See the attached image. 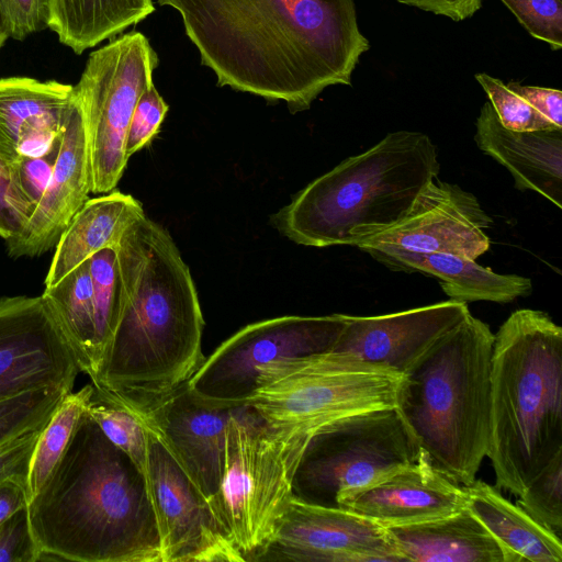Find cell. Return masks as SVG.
Masks as SVG:
<instances>
[{
  "label": "cell",
  "mask_w": 562,
  "mask_h": 562,
  "mask_svg": "<svg viewBox=\"0 0 562 562\" xmlns=\"http://www.w3.org/2000/svg\"><path fill=\"white\" fill-rule=\"evenodd\" d=\"M179 12L218 87L308 110L328 87L351 85L370 48L355 0H157Z\"/></svg>",
  "instance_id": "obj_1"
},
{
  "label": "cell",
  "mask_w": 562,
  "mask_h": 562,
  "mask_svg": "<svg viewBox=\"0 0 562 562\" xmlns=\"http://www.w3.org/2000/svg\"><path fill=\"white\" fill-rule=\"evenodd\" d=\"M114 249L121 312L92 384L143 411L186 385L203 364L204 318L190 269L164 227L144 214Z\"/></svg>",
  "instance_id": "obj_2"
},
{
  "label": "cell",
  "mask_w": 562,
  "mask_h": 562,
  "mask_svg": "<svg viewBox=\"0 0 562 562\" xmlns=\"http://www.w3.org/2000/svg\"><path fill=\"white\" fill-rule=\"evenodd\" d=\"M26 507L42 560L161 562L146 476L87 411Z\"/></svg>",
  "instance_id": "obj_3"
},
{
  "label": "cell",
  "mask_w": 562,
  "mask_h": 562,
  "mask_svg": "<svg viewBox=\"0 0 562 562\" xmlns=\"http://www.w3.org/2000/svg\"><path fill=\"white\" fill-rule=\"evenodd\" d=\"M439 171L428 135L392 132L313 180L270 221L299 245L359 247L402 221Z\"/></svg>",
  "instance_id": "obj_4"
},
{
  "label": "cell",
  "mask_w": 562,
  "mask_h": 562,
  "mask_svg": "<svg viewBox=\"0 0 562 562\" xmlns=\"http://www.w3.org/2000/svg\"><path fill=\"white\" fill-rule=\"evenodd\" d=\"M562 452V328L513 312L494 334L486 457L496 487L518 496Z\"/></svg>",
  "instance_id": "obj_5"
},
{
  "label": "cell",
  "mask_w": 562,
  "mask_h": 562,
  "mask_svg": "<svg viewBox=\"0 0 562 562\" xmlns=\"http://www.w3.org/2000/svg\"><path fill=\"white\" fill-rule=\"evenodd\" d=\"M494 334L469 314L402 375L396 409L429 462L461 485L487 454Z\"/></svg>",
  "instance_id": "obj_6"
},
{
  "label": "cell",
  "mask_w": 562,
  "mask_h": 562,
  "mask_svg": "<svg viewBox=\"0 0 562 562\" xmlns=\"http://www.w3.org/2000/svg\"><path fill=\"white\" fill-rule=\"evenodd\" d=\"M312 438L270 427L248 405L229 417L223 476L210 505L245 561L271 541Z\"/></svg>",
  "instance_id": "obj_7"
},
{
  "label": "cell",
  "mask_w": 562,
  "mask_h": 562,
  "mask_svg": "<svg viewBox=\"0 0 562 562\" xmlns=\"http://www.w3.org/2000/svg\"><path fill=\"white\" fill-rule=\"evenodd\" d=\"M401 381L398 373L330 351L263 366L246 405L277 430L313 437L347 416L395 407Z\"/></svg>",
  "instance_id": "obj_8"
},
{
  "label": "cell",
  "mask_w": 562,
  "mask_h": 562,
  "mask_svg": "<svg viewBox=\"0 0 562 562\" xmlns=\"http://www.w3.org/2000/svg\"><path fill=\"white\" fill-rule=\"evenodd\" d=\"M420 453L396 407L353 414L313 436L294 492L305 501L338 507L344 496L415 463Z\"/></svg>",
  "instance_id": "obj_9"
},
{
  "label": "cell",
  "mask_w": 562,
  "mask_h": 562,
  "mask_svg": "<svg viewBox=\"0 0 562 562\" xmlns=\"http://www.w3.org/2000/svg\"><path fill=\"white\" fill-rule=\"evenodd\" d=\"M159 58L138 31L114 37L92 52L75 92L88 139L91 192L114 190L126 168L125 143L142 93L154 83Z\"/></svg>",
  "instance_id": "obj_10"
},
{
  "label": "cell",
  "mask_w": 562,
  "mask_h": 562,
  "mask_svg": "<svg viewBox=\"0 0 562 562\" xmlns=\"http://www.w3.org/2000/svg\"><path fill=\"white\" fill-rule=\"evenodd\" d=\"M346 324L345 314L288 315L249 324L205 358L187 385L210 404L246 405L257 390L263 366L330 352Z\"/></svg>",
  "instance_id": "obj_11"
},
{
  "label": "cell",
  "mask_w": 562,
  "mask_h": 562,
  "mask_svg": "<svg viewBox=\"0 0 562 562\" xmlns=\"http://www.w3.org/2000/svg\"><path fill=\"white\" fill-rule=\"evenodd\" d=\"M145 476L158 525L161 562L245 561L209 499L147 425Z\"/></svg>",
  "instance_id": "obj_12"
},
{
  "label": "cell",
  "mask_w": 562,
  "mask_h": 562,
  "mask_svg": "<svg viewBox=\"0 0 562 562\" xmlns=\"http://www.w3.org/2000/svg\"><path fill=\"white\" fill-rule=\"evenodd\" d=\"M81 372L44 296L0 299V401L42 387L72 391Z\"/></svg>",
  "instance_id": "obj_13"
},
{
  "label": "cell",
  "mask_w": 562,
  "mask_h": 562,
  "mask_svg": "<svg viewBox=\"0 0 562 562\" xmlns=\"http://www.w3.org/2000/svg\"><path fill=\"white\" fill-rule=\"evenodd\" d=\"M257 560L403 562L384 527L296 494Z\"/></svg>",
  "instance_id": "obj_14"
},
{
  "label": "cell",
  "mask_w": 562,
  "mask_h": 562,
  "mask_svg": "<svg viewBox=\"0 0 562 562\" xmlns=\"http://www.w3.org/2000/svg\"><path fill=\"white\" fill-rule=\"evenodd\" d=\"M492 223L474 194L435 179L402 221L359 248L368 254L442 252L475 260L490 248L485 229Z\"/></svg>",
  "instance_id": "obj_15"
},
{
  "label": "cell",
  "mask_w": 562,
  "mask_h": 562,
  "mask_svg": "<svg viewBox=\"0 0 562 562\" xmlns=\"http://www.w3.org/2000/svg\"><path fill=\"white\" fill-rule=\"evenodd\" d=\"M236 408L210 404L194 395L186 384L151 406L133 411L159 436L210 502L221 485L225 431Z\"/></svg>",
  "instance_id": "obj_16"
},
{
  "label": "cell",
  "mask_w": 562,
  "mask_h": 562,
  "mask_svg": "<svg viewBox=\"0 0 562 562\" xmlns=\"http://www.w3.org/2000/svg\"><path fill=\"white\" fill-rule=\"evenodd\" d=\"M469 314L465 302L448 300L383 315H347V324L331 351L403 375Z\"/></svg>",
  "instance_id": "obj_17"
},
{
  "label": "cell",
  "mask_w": 562,
  "mask_h": 562,
  "mask_svg": "<svg viewBox=\"0 0 562 562\" xmlns=\"http://www.w3.org/2000/svg\"><path fill=\"white\" fill-rule=\"evenodd\" d=\"M90 192L86 124L76 95L47 188L22 233L7 240L8 255L12 258L36 257L49 251L89 199Z\"/></svg>",
  "instance_id": "obj_18"
},
{
  "label": "cell",
  "mask_w": 562,
  "mask_h": 562,
  "mask_svg": "<svg viewBox=\"0 0 562 562\" xmlns=\"http://www.w3.org/2000/svg\"><path fill=\"white\" fill-rule=\"evenodd\" d=\"M467 506L463 485L439 472L422 451L419 459L338 503L384 528L420 524Z\"/></svg>",
  "instance_id": "obj_19"
},
{
  "label": "cell",
  "mask_w": 562,
  "mask_h": 562,
  "mask_svg": "<svg viewBox=\"0 0 562 562\" xmlns=\"http://www.w3.org/2000/svg\"><path fill=\"white\" fill-rule=\"evenodd\" d=\"M75 87L27 77L0 79V156L9 164L47 155L61 139Z\"/></svg>",
  "instance_id": "obj_20"
},
{
  "label": "cell",
  "mask_w": 562,
  "mask_h": 562,
  "mask_svg": "<svg viewBox=\"0 0 562 562\" xmlns=\"http://www.w3.org/2000/svg\"><path fill=\"white\" fill-rule=\"evenodd\" d=\"M474 140L503 165L518 190H530L562 207V128L513 131L504 127L490 102L477 116Z\"/></svg>",
  "instance_id": "obj_21"
},
{
  "label": "cell",
  "mask_w": 562,
  "mask_h": 562,
  "mask_svg": "<svg viewBox=\"0 0 562 562\" xmlns=\"http://www.w3.org/2000/svg\"><path fill=\"white\" fill-rule=\"evenodd\" d=\"M385 529L403 562H505L502 548L467 506L442 518Z\"/></svg>",
  "instance_id": "obj_22"
},
{
  "label": "cell",
  "mask_w": 562,
  "mask_h": 562,
  "mask_svg": "<svg viewBox=\"0 0 562 562\" xmlns=\"http://www.w3.org/2000/svg\"><path fill=\"white\" fill-rule=\"evenodd\" d=\"M375 260L394 271L423 272L435 277L442 291L460 302L490 301L508 303L532 291L529 278L498 274L475 260L442 252H370Z\"/></svg>",
  "instance_id": "obj_23"
},
{
  "label": "cell",
  "mask_w": 562,
  "mask_h": 562,
  "mask_svg": "<svg viewBox=\"0 0 562 562\" xmlns=\"http://www.w3.org/2000/svg\"><path fill=\"white\" fill-rule=\"evenodd\" d=\"M144 214L139 201L115 189L88 199L55 246L45 288L56 284L99 250L114 247L127 227Z\"/></svg>",
  "instance_id": "obj_24"
},
{
  "label": "cell",
  "mask_w": 562,
  "mask_h": 562,
  "mask_svg": "<svg viewBox=\"0 0 562 562\" xmlns=\"http://www.w3.org/2000/svg\"><path fill=\"white\" fill-rule=\"evenodd\" d=\"M467 507L502 548L505 562H561L562 541L482 480L463 485Z\"/></svg>",
  "instance_id": "obj_25"
},
{
  "label": "cell",
  "mask_w": 562,
  "mask_h": 562,
  "mask_svg": "<svg viewBox=\"0 0 562 562\" xmlns=\"http://www.w3.org/2000/svg\"><path fill=\"white\" fill-rule=\"evenodd\" d=\"M47 27L81 54L116 37L155 11L153 0H47Z\"/></svg>",
  "instance_id": "obj_26"
},
{
  "label": "cell",
  "mask_w": 562,
  "mask_h": 562,
  "mask_svg": "<svg viewBox=\"0 0 562 562\" xmlns=\"http://www.w3.org/2000/svg\"><path fill=\"white\" fill-rule=\"evenodd\" d=\"M54 311L79 364L95 379L101 364L98 349L89 259L42 293Z\"/></svg>",
  "instance_id": "obj_27"
},
{
  "label": "cell",
  "mask_w": 562,
  "mask_h": 562,
  "mask_svg": "<svg viewBox=\"0 0 562 562\" xmlns=\"http://www.w3.org/2000/svg\"><path fill=\"white\" fill-rule=\"evenodd\" d=\"M92 392L93 385L88 384L68 393L42 429L30 465L29 499L40 491L65 453Z\"/></svg>",
  "instance_id": "obj_28"
},
{
  "label": "cell",
  "mask_w": 562,
  "mask_h": 562,
  "mask_svg": "<svg viewBox=\"0 0 562 562\" xmlns=\"http://www.w3.org/2000/svg\"><path fill=\"white\" fill-rule=\"evenodd\" d=\"M86 411L104 436L145 474L147 428L137 413L94 386Z\"/></svg>",
  "instance_id": "obj_29"
},
{
  "label": "cell",
  "mask_w": 562,
  "mask_h": 562,
  "mask_svg": "<svg viewBox=\"0 0 562 562\" xmlns=\"http://www.w3.org/2000/svg\"><path fill=\"white\" fill-rule=\"evenodd\" d=\"M89 269L97 344L102 362L121 312L122 285L114 247L103 248L90 257Z\"/></svg>",
  "instance_id": "obj_30"
},
{
  "label": "cell",
  "mask_w": 562,
  "mask_h": 562,
  "mask_svg": "<svg viewBox=\"0 0 562 562\" xmlns=\"http://www.w3.org/2000/svg\"><path fill=\"white\" fill-rule=\"evenodd\" d=\"M68 393L63 387H42L0 401V446L45 426Z\"/></svg>",
  "instance_id": "obj_31"
},
{
  "label": "cell",
  "mask_w": 562,
  "mask_h": 562,
  "mask_svg": "<svg viewBox=\"0 0 562 562\" xmlns=\"http://www.w3.org/2000/svg\"><path fill=\"white\" fill-rule=\"evenodd\" d=\"M517 504L538 524L561 539L562 452L518 495Z\"/></svg>",
  "instance_id": "obj_32"
},
{
  "label": "cell",
  "mask_w": 562,
  "mask_h": 562,
  "mask_svg": "<svg viewBox=\"0 0 562 562\" xmlns=\"http://www.w3.org/2000/svg\"><path fill=\"white\" fill-rule=\"evenodd\" d=\"M475 79L486 92L501 124L513 131L560 128L538 112L524 97L487 74H476Z\"/></svg>",
  "instance_id": "obj_33"
},
{
  "label": "cell",
  "mask_w": 562,
  "mask_h": 562,
  "mask_svg": "<svg viewBox=\"0 0 562 562\" xmlns=\"http://www.w3.org/2000/svg\"><path fill=\"white\" fill-rule=\"evenodd\" d=\"M60 145L61 139L43 157H24L10 164L13 192L20 212L26 218V222L33 214L47 188Z\"/></svg>",
  "instance_id": "obj_34"
},
{
  "label": "cell",
  "mask_w": 562,
  "mask_h": 562,
  "mask_svg": "<svg viewBox=\"0 0 562 562\" xmlns=\"http://www.w3.org/2000/svg\"><path fill=\"white\" fill-rule=\"evenodd\" d=\"M535 38L562 47V0H502Z\"/></svg>",
  "instance_id": "obj_35"
},
{
  "label": "cell",
  "mask_w": 562,
  "mask_h": 562,
  "mask_svg": "<svg viewBox=\"0 0 562 562\" xmlns=\"http://www.w3.org/2000/svg\"><path fill=\"white\" fill-rule=\"evenodd\" d=\"M168 104L150 85L139 97L127 131L125 153L127 158L147 146L158 134L168 112Z\"/></svg>",
  "instance_id": "obj_36"
},
{
  "label": "cell",
  "mask_w": 562,
  "mask_h": 562,
  "mask_svg": "<svg viewBox=\"0 0 562 562\" xmlns=\"http://www.w3.org/2000/svg\"><path fill=\"white\" fill-rule=\"evenodd\" d=\"M42 557L24 506L0 524V562H36Z\"/></svg>",
  "instance_id": "obj_37"
},
{
  "label": "cell",
  "mask_w": 562,
  "mask_h": 562,
  "mask_svg": "<svg viewBox=\"0 0 562 562\" xmlns=\"http://www.w3.org/2000/svg\"><path fill=\"white\" fill-rule=\"evenodd\" d=\"M27 431L0 446V483L14 481L27 488L30 465L42 429Z\"/></svg>",
  "instance_id": "obj_38"
},
{
  "label": "cell",
  "mask_w": 562,
  "mask_h": 562,
  "mask_svg": "<svg viewBox=\"0 0 562 562\" xmlns=\"http://www.w3.org/2000/svg\"><path fill=\"white\" fill-rule=\"evenodd\" d=\"M10 37L24 40L47 27V0H0Z\"/></svg>",
  "instance_id": "obj_39"
},
{
  "label": "cell",
  "mask_w": 562,
  "mask_h": 562,
  "mask_svg": "<svg viewBox=\"0 0 562 562\" xmlns=\"http://www.w3.org/2000/svg\"><path fill=\"white\" fill-rule=\"evenodd\" d=\"M25 224L13 192L10 164L0 156V237L7 241L19 236Z\"/></svg>",
  "instance_id": "obj_40"
},
{
  "label": "cell",
  "mask_w": 562,
  "mask_h": 562,
  "mask_svg": "<svg viewBox=\"0 0 562 562\" xmlns=\"http://www.w3.org/2000/svg\"><path fill=\"white\" fill-rule=\"evenodd\" d=\"M507 86L524 97L557 127L562 128V92L560 90L536 86H522L518 82H509Z\"/></svg>",
  "instance_id": "obj_41"
},
{
  "label": "cell",
  "mask_w": 562,
  "mask_h": 562,
  "mask_svg": "<svg viewBox=\"0 0 562 562\" xmlns=\"http://www.w3.org/2000/svg\"><path fill=\"white\" fill-rule=\"evenodd\" d=\"M424 11L445 15L453 21L471 18L482 5V0H397Z\"/></svg>",
  "instance_id": "obj_42"
},
{
  "label": "cell",
  "mask_w": 562,
  "mask_h": 562,
  "mask_svg": "<svg viewBox=\"0 0 562 562\" xmlns=\"http://www.w3.org/2000/svg\"><path fill=\"white\" fill-rule=\"evenodd\" d=\"M27 488L14 481L0 483V524L27 505Z\"/></svg>",
  "instance_id": "obj_43"
},
{
  "label": "cell",
  "mask_w": 562,
  "mask_h": 562,
  "mask_svg": "<svg viewBox=\"0 0 562 562\" xmlns=\"http://www.w3.org/2000/svg\"><path fill=\"white\" fill-rule=\"evenodd\" d=\"M10 37L9 29L7 25L5 18L0 7V48L4 44L5 40Z\"/></svg>",
  "instance_id": "obj_44"
}]
</instances>
